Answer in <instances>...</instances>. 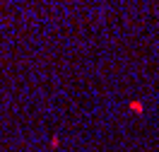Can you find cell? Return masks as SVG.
I'll return each instance as SVG.
<instances>
[{"instance_id": "6da1fadb", "label": "cell", "mask_w": 159, "mask_h": 152, "mask_svg": "<svg viewBox=\"0 0 159 152\" xmlns=\"http://www.w3.org/2000/svg\"><path fill=\"white\" fill-rule=\"evenodd\" d=\"M128 109L133 113H145V104L142 101H138V99H133V101H128Z\"/></svg>"}, {"instance_id": "7a4b0ae2", "label": "cell", "mask_w": 159, "mask_h": 152, "mask_svg": "<svg viewBox=\"0 0 159 152\" xmlns=\"http://www.w3.org/2000/svg\"><path fill=\"white\" fill-rule=\"evenodd\" d=\"M48 145H51V147H53V150H58V147H60V140H58V135H53Z\"/></svg>"}]
</instances>
